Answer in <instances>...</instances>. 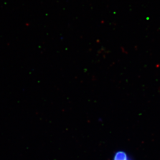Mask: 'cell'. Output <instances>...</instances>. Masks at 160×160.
I'll list each match as a JSON object with an SVG mask.
<instances>
[{
  "mask_svg": "<svg viewBox=\"0 0 160 160\" xmlns=\"http://www.w3.org/2000/svg\"><path fill=\"white\" fill-rule=\"evenodd\" d=\"M115 160H127V157L123 153H119L116 156Z\"/></svg>",
  "mask_w": 160,
  "mask_h": 160,
  "instance_id": "1",
  "label": "cell"
}]
</instances>
